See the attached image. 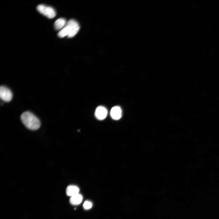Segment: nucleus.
<instances>
[{
	"instance_id": "obj_11",
	"label": "nucleus",
	"mask_w": 219,
	"mask_h": 219,
	"mask_svg": "<svg viewBox=\"0 0 219 219\" xmlns=\"http://www.w3.org/2000/svg\"><path fill=\"white\" fill-rule=\"evenodd\" d=\"M92 206V203L89 201H86L84 203L83 207L85 209H90Z\"/></svg>"
},
{
	"instance_id": "obj_2",
	"label": "nucleus",
	"mask_w": 219,
	"mask_h": 219,
	"mask_svg": "<svg viewBox=\"0 0 219 219\" xmlns=\"http://www.w3.org/2000/svg\"><path fill=\"white\" fill-rule=\"evenodd\" d=\"M78 26V23L75 20H70L67 23L66 25L58 33V35L61 38L66 36H68L74 29Z\"/></svg>"
},
{
	"instance_id": "obj_3",
	"label": "nucleus",
	"mask_w": 219,
	"mask_h": 219,
	"mask_svg": "<svg viewBox=\"0 0 219 219\" xmlns=\"http://www.w3.org/2000/svg\"><path fill=\"white\" fill-rule=\"evenodd\" d=\"M36 9L39 12L49 19H52L56 15L55 10L51 7L40 4L37 6Z\"/></svg>"
},
{
	"instance_id": "obj_6",
	"label": "nucleus",
	"mask_w": 219,
	"mask_h": 219,
	"mask_svg": "<svg viewBox=\"0 0 219 219\" xmlns=\"http://www.w3.org/2000/svg\"><path fill=\"white\" fill-rule=\"evenodd\" d=\"M110 115L114 120L120 119L122 116V110L120 107L118 106L113 107L110 111Z\"/></svg>"
},
{
	"instance_id": "obj_8",
	"label": "nucleus",
	"mask_w": 219,
	"mask_h": 219,
	"mask_svg": "<svg viewBox=\"0 0 219 219\" xmlns=\"http://www.w3.org/2000/svg\"><path fill=\"white\" fill-rule=\"evenodd\" d=\"M82 195L78 194L71 197L69 200V202L72 205H78L81 203L82 200Z\"/></svg>"
},
{
	"instance_id": "obj_1",
	"label": "nucleus",
	"mask_w": 219,
	"mask_h": 219,
	"mask_svg": "<svg viewBox=\"0 0 219 219\" xmlns=\"http://www.w3.org/2000/svg\"><path fill=\"white\" fill-rule=\"evenodd\" d=\"M22 123L28 129L36 130L40 126L41 123L39 119L33 114L28 111L23 112L20 116Z\"/></svg>"
},
{
	"instance_id": "obj_4",
	"label": "nucleus",
	"mask_w": 219,
	"mask_h": 219,
	"mask_svg": "<svg viewBox=\"0 0 219 219\" xmlns=\"http://www.w3.org/2000/svg\"><path fill=\"white\" fill-rule=\"evenodd\" d=\"M0 97L3 101L8 102L12 100V94L10 90L4 86L0 87Z\"/></svg>"
},
{
	"instance_id": "obj_7",
	"label": "nucleus",
	"mask_w": 219,
	"mask_h": 219,
	"mask_svg": "<svg viewBox=\"0 0 219 219\" xmlns=\"http://www.w3.org/2000/svg\"><path fill=\"white\" fill-rule=\"evenodd\" d=\"M79 189L78 186L71 185L67 187L66 192L68 196L71 197L79 194Z\"/></svg>"
},
{
	"instance_id": "obj_10",
	"label": "nucleus",
	"mask_w": 219,
	"mask_h": 219,
	"mask_svg": "<svg viewBox=\"0 0 219 219\" xmlns=\"http://www.w3.org/2000/svg\"><path fill=\"white\" fill-rule=\"evenodd\" d=\"M80 29V26H79L77 27L74 29L71 33L68 36L69 38H71L74 36L78 32Z\"/></svg>"
},
{
	"instance_id": "obj_5",
	"label": "nucleus",
	"mask_w": 219,
	"mask_h": 219,
	"mask_svg": "<svg viewBox=\"0 0 219 219\" xmlns=\"http://www.w3.org/2000/svg\"><path fill=\"white\" fill-rule=\"evenodd\" d=\"M106 109L103 106H99L97 107L95 111V116L96 118L100 120L105 119L107 114Z\"/></svg>"
},
{
	"instance_id": "obj_9",
	"label": "nucleus",
	"mask_w": 219,
	"mask_h": 219,
	"mask_svg": "<svg viewBox=\"0 0 219 219\" xmlns=\"http://www.w3.org/2000/svg\"><path fill=\"white\" fill-rule=\"evenodd\" d=\"M65 19L63 18L57 19L54 22V27L56 30H61L66 24Z\"/></svg>"
}]
</instances>
